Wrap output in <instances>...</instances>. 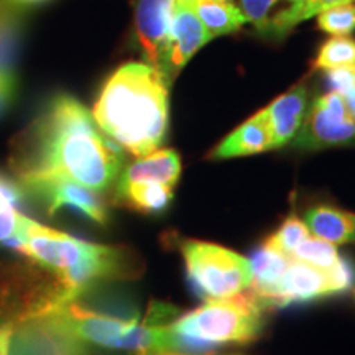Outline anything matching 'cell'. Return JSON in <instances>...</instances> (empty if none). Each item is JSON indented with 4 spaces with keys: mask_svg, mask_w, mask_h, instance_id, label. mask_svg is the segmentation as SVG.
Segmentation results:
<instances>
[{
    "mask_svg": "<svg viewBox=\"0 0 355 355\" xmlns=\"http://www.w3.org/2000/svg\"><path fill=\"white\" fill-rule=\"evenodd\" d=\"M8 166L20 186L63 178L104 193L121 176L123 153L86 105L69 94H56L13 137Z\"/></svg>",
    "mask_w": 355,
    "mask_h": 355,
    "instance_id": "1",
    "label": "cell"
},
{
    "mask_svg": "<svg viewBox=\"0 0 355 355\" xmlns=\"http://www.w3.org/2000/svg\"><path fill=\"white\" fill-rule=\"evenodd\" d=\"M170 84L145 61L119 66L101 87L92 117L114 144L133 157L153 153L170 123Z\"/></svg>",
    "mask_w": 355,
    "mask_h": 355,
    "instance_id": "2",
    "label": "cell"
},
{
    "mask_svg": "<svg viewBox=\"0 0 355 355\" xmlns=\"http://www.w3.org/2000/svg\"><path fill=\"white\" fill-rule=\"evenodd\" d=\"M265 308L254 293L209 300L170 324L176 334L204 344H247L261 334Z\"/></svg>",
    "mask_w": 355,
    "mask_h": 355,
    "instance_id": "3",
    "label": "cell"
},
{
    "mask_svg": "<svg viewBox=\"0 0 355 355\" xmlns=\"http://www.w3.org/2000/svg\"><path fill=\"white\" fill-rule=\"evenodd\" d=\"M0 355H89L64 308L2 324Z\"/></svg>",
    "mask_w": 355,
    "mask_h": 355,
    "instance_id": "4",
    "label": "cell"
},
{
    "mask_svg": "<svg viewBox=\"0 0 355 355\" xmlns=\"http://www.w3.org/2000/svg\"><path fill=\"white\" fill-rule=\"evenodd\" d=\"M181 254L191 285L204 298H232L250 286V261L229 248L216 243L184 241L181 243Z\"/></svg>",
    "mask_w": 355,
    "mask_h": 355,
    "instance_id": "5",
    "label": "cell"
},
{
    "mask_svg": "<svg viewBox=\"0 0 355 355\" xmlns=\"http://www.w3.org/2000/svg\"><path fill=\"white\" fill-rule=\"evenodd\" d=\"M293 144L303 150L355 146V122L345 110L343 96L331 91L318 97L306 112Z\"/></svg>",
    "mask_w": 355,
    "mask_h": 355,
    "instance_id": "6",
    "label": "cell"
},
{
    "mask_svg": "<svg viewBox=\"0 0 355 355\" xmlns=\"http://www.w3.org/2000/svg\"><path fill=\"white\" fill-rule=\"evenodd\" d=\"M176 0H137L135 37L145 63L165 76L168 43Z\"/></svg>",
    "mask_w": 355,
    "mask_h": 355,
    "instance_id": "7",
    "label": "cell"
},
{
    "mask_svg": "<svg viewBox=\"0 0 355 355\" xmlns=\"http://www.w3.org/2000/svg\"><path fill=\"white\" fill-rule=\"evenodd\" d=\"M25 193L32 194L40 202L44 204L48 214H55L63 207H69L81 212L87 219L104 225L109 220V211L99 193L74 183V181L53 178L21 186Z\"/></svg>",
    "mask_w": 355,
    "mask_h": 355,
    "instance_id": "8",
    "label": "cell"
},
{
    "mask_svg": "<svg viewBox=\"0 0 355 355\" xmlns=\"http://www.w3.org/2000/svg\"><path fill=\"white\" fill-rule=\"evenodd\" d=\"M331 296L329 279L324 270L293 260L288 265L285 275L268 295L257 298L265 309L285 308L295 303H308L319 298Z\"/></svg>",
    "mask_w": 355,
    "mask_h": 355,
    "instance_id": "9",
    "label": "cell"
},
{
    "mask_svg": "<svg viewBox=\"0 0 355 355\" xmlns=\"http://www.w3.org/2000/svg\"><path fill=\"white\" fill-rule=\"evenodd\" d=\"M207 42H211V38L204 25L199 21L196 13L191 10V7L183 0H176L171 19L165 68V78L170 86L176 79L178 73L189 63L191 58L196 55Z\"/></svg>",
    "mask_w": 355,
    "mask_h": 355,
    "instance_id": "10",
    "label": "cell"
},
{
    "mask_svg": "<svg viewBox=\"0 0 355 355\" xmlns=\"http://www.w3.org/2000/svg\"><path fill=\"white\" fill-rule=\"evenodd\" d=\"M239 6L247 24L263 38L283 40L309 19L304 0H239Z\"/></svg>",
    "mask_w": 355,
    "mask_h": 355,
    "instance_id": "11",
    "label": "cell"
},
{
    "mask_svg": "<svg viewBox=\"0 0 355 355\" xmlns=\"http://www.w3.org/2000/svg\"><path fill=\"white\" fill-rule=\"evenodd\" d=\"M64 313L73 329L83 340L110 349H122L123 340L139 324L137 316L128 319L110 316V314L83 308L76 301L64 306Z\"/></svg>",
    "mask_w": 355,
    "mask_h": 355,
    "instance_id": "12",
    "label": "cell"
},
{
    "mask_svg": "<svg viewBox=\"0 0 355 355\" xmlns=\"http://www.w3.org/2000/svg\"><path fill=\"white\" fill-rule=\"evenodd\" d=\"M306 97H308V89L296 86L273 101L268 109H265L272 130L270 148H282L295 139L308 109Z\"/></svg>",
    "mask_w": 355,
    "mask_h": 355,
    "instance_id": "13",
    "label": "cell"
},
{
    "mask_svg": "<svg viewBox=\"0 0 355 355\" xmlns=\"http://www.w3.org/2000/svg\"><path fill=\"white\" fill-rule=\"evenodd\" d=\"M270 144H272V130H270L268 115L263 109L235 128L229 137H225L211 153V158L227 159L248 157L270 150Z\"/></svg>",
    "mask_w": 355,
    "mask_h": 355,
    "instance_id": "14",
    "label": "cell"
},
{
    "mask_svg": "<svg viewBox=\"0 0 355 355\" xmlns=\"http://www.w3.org/2000/svg\"><path fill=\"white\" fill-rule=\"evenodd\" d=\"M181 175V159L175 150L158 148L153 153L137 158L123 168L117 181H155L175 188Z\"/></svg>",
    "mask_w": 355,
    "mask_h": 355,
    "instance_id": "15",
    "label": "cell"
},
{
    "mask_svg": "<svg viewBox=\"0 0 355 355\" xmlns=\"http://www.w3.org/2000/svg\"><path fill=\"white\" fill-rule=\"evenodd\" d=\"M304 224L314 237L332 243L344 245L355 242V217L332 206L311 207L304 216Z\"/></svg>",
    "mask_w": 355,
    "mask_h": 355,
    "instance_id": "16",
    "label": "cell"
},
{
    "mask_svg": "<svg viewBox=\"0 0 355 355\" xmlns=\"http://www.w3.org/2000/svg\"><path fill=\"white\" fill-rule=\"evenodd\" d=\"M115 201L133 211L153 214L162 212L173 201L171 186L155 181H117L115 183Z\"/></svg>",
    "mask_w": 355,
    "mask_h": 355,
    "instance_id": "17",
    "label": "cell"
},
{
    "mask_svg": "<svg viewBox=\"0 0 355 355\" xmlns=\"http://www.w3.org/2000/svg\"><path fill=\"white\" fill-rule=\"evenodd\" d=\"M186 3L191 7V10L196 13V17L204 25L211 40L237 32L247 24L241 8L235 7L234 2L196 0V2Z\"/></svg>",
    "mask_w": 355,
    "mask_h": 355,
    "instance_id": "18",
    "label": "cell"
},
{
    "mask_svg": "<svg viewBox=\"0 0 355 355\" xmlns=\"http://www.w3.org/2000/svg\"><path fill=\"white\" fill-rule=\"evenodd\" d=\"M248 261L252 268V282L248 288H252L257 298H263L278 285L291 259L265 242L257 248L252 260Z\"/></svg>",
    "mask_w": 355,
    "mask_h": 355,
    "instance_id": "19",
    "label": "cell"
},
{
    "mask_svg": "<svg viewBox=\"0 0 355 355\" xmlns=\"http://www.w3.org/2000/svg\"><path fill=\"white\" fill-rule=\"evenodd\" d=\"M21 43L20 13L10 2H0V74L17 76Z\"/></svg>",
    "mask_w": 355,
    "mask_h": 355,
    "instance_id": "20",
    "label": "cell"
},
{
    "mask_svg": "<svg viewBox=\"0 0 355 355\" xmlns=\"http://www.w3.org/2000/svg\"><path fill=\"white\" fill-rule=\"evenodd\" d=\"M314 66L324 71L355 66V38L332 37L327 40L319 48Z\"/></svg>",
    "mask_w": 355,
    "mask_h": 355,
    "instance_id": "21",
    "label": "cell"
},
{
    "mask_svg": "<svg viewBox=\"0 0 355 355\" xmlns=\"http://www.w3.org/2000/svg\"><path fill=\"white\" fill-rule=\"evenodd\" d=\"M291 259L303 261L306 265H311L314 268L326 272V270L332 268L337 263V260L340 259V254L337 250V245H332V243L318 237H306L296 247Z\"/></svg>",
    "mask_w": 355,
    "mask_h": 355,
    "instance_id": "22",
    "label": "cell"
},
{
    "mask_svg": "<svg viewBox=\"0 0 355 355\" xmlns=\"http://www.w3.org/2000/svg\"><path fill=\"white\" fill-rule=\"evenodd\" d=\"M306 237H309L308 225H306L304 220H301L296 214H290L285 220H283V224L279 225L277 232L270 235L265 242L291 259L296 247H298Z\"/></svg>",
    "mask_w": 355,
    "mask_h": 355,
    "instance_id": "23",
    "label": "cell"
},
{
    "mask_svg": "<svg viewBox=\"0 0 355 355\" xmlns=\"http://www.w3.org/2000/svg\"><path fill=\"white\" fill-rule=\"evenodd\" d=\"M318 26L332 37H349L355 30V3H344L318 13Z\"/></svg>",
    "mask_w": 355,
    "mask_h": 355,
    "instance_id": "24",
    "label": "cell"
},
{
    "mask_svg": "<svg viewBox=\"0 0 355 355\" xmlns=\"http://www.w3.org/2000/svg\"><path fill=\"white\" fill-rule=\"evenodd\" d=\"M327 279H329L331 296L340 295V293L349 291L355 283V265L347 257L340 255L337 263L332 268L326 270Z\"/></svg>",
    "mask_w": 355,
    "mask_h": 355,
    "instance_id": "25",
    "label": "cell"
},
{
    "mask_svg": "<svg viewBox=\"0 0 355 355\" xmlns=\"http://www.w3.org/2000/svg\"><path fill=\"white\" fill-rule=\"evenodd\" d=\"M25 196L26 193L19 183L0 176V211H19Z\"/></svg>",
    "mask_w": 355,
    "mask_h": 355,
    "instance_id": "26",
    "label": "cell"
},
{
    "mask_svg": "<svg viewBox=\"0 0 355 355\" xmlns=\"http://www.w3.org/2000/svg\"><path fill=\"white\" fill-rule=\"evenodd\" d=\"M26 219L28 217L21 214L17 209L0 211V242H6L7 239L24 234Z\"/></svg>",
    "mask_w": 355,
    "mask_h": 355,
    "instance_id": "27",
    "label": "cell"
},
{
    "mask_svg": "<svg viewBox=\"0 0 355 355\" xmlns=\"http://www.w3.org/2000/svg\"><path fill=\"white\" fill-rule=\"evenodd\" d=\"M17 94V76L0 74V117L12 107Z\"/></svg>",
    "mask_w": 355,
    "mask_h": 355,
    "instance_id": "28",
    "label": "cell"
},
{
    "mask_svg": "<svg viewBox=\"0 0 355 355\" xmlns=\"http://www.w3.org/2000/svg\"><path fill=\"white\" fill-rule=\"evenodd\" d=\"M306 8H308V15L311 17L318 15L322 10H327V8L344 6V3H352L355 0H304Z\"/></svg>",
    "mask_w": 355,
    "mask_h": 355,
    "instance_id": "29",
    "label": "cell"
},
{
    "mask_svg": "<svg viewBox=\"0 0 355 355\" xmlns=\"http://www.w3.org/2000/svg\"><path fill=\"white\" fill-rule=\"evenodd\" d=\"M343 101H344L345 110H347L349 117L352 119V121L355 122V87L349 89L347 92H344V94H343Z\"/></svg>",
    "mask_w": 355,
    "mask_h": 355,
    "instance_id": "30",
    "label": "cell"
},
{
    "mask_svg": "<svg viewBox=\"0 0 355 355\" xmlns=\"http://www.w3.org/2000/svg\"><path fill=\"white\" fill-rule=\"evenodd\" d=\"M7 2H10L12 6H21V7H26V6H38V3L48 2V0H7Z\"/></svg>",
    "mask_w": 355,
    "mask_h": 355,
    "instance_id": "31",
    "label": "cell"
},
{
    "mask_svg": "<svg viewBox=\"0 0 355 355\" xmlns=\"http://www.w3.org/2000/svg\"><path fill=\"white\" fill-rule=\"evenodd\" d=\"M139 355H183L180 352H145V354H139Z\"/></svg>",
    "mask_w": 355,
    "mask_h": 355,
    "instance_id": "32",
    "label": "cell"
},
{
    "mask_svg": "<svg viewBox=\"0 0 355 355\" xmlns=\"http://www.w3.org/2000/svg\"><path fill=\"white\" fill-rule=\"evenodd\" d=\"M183 2H196V0H183ZM219 2H234V0H219Z\"/></svg>",
    "mask_w": 355,
    "mask_h": 355,
    "instance_id": "33",
    "label": "cell"
},
{
    "mask_svg": "<svg viewBox=\"0 0 355 355\" xmlns=\"http://www.w3.org/2000/svg\"><path fill=\"white\" fill-rule=\"evenodd\" d=\"M2 324H3V322H2V321H0V332H2Z\"/></svg>",
    "mask_w": 355,
    "mask_h": 355,
    "instance_id": "34",
    "label": "cell"
},
{
    "mask_svg": "<svg viewBox=\"0 0 355 355\" xmlns=\"http://www.w3.org/2000/svg\"><path fill=\"white\" fill-rule=\"evenodd\" d=\"M354 217H355V214H354Z\"/></svg>",
    "mask_w": 355,
    "mask_h": 355,
    "instance_id": "35",
    "label": "cell"
}]
</instances>
